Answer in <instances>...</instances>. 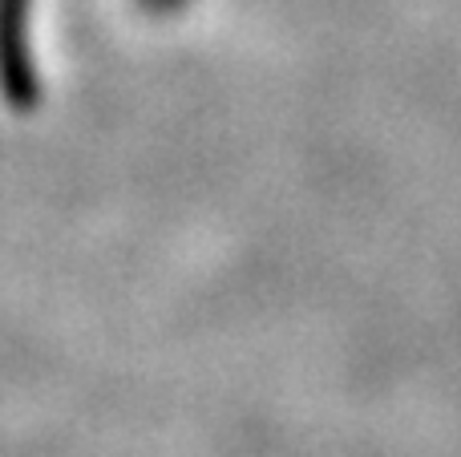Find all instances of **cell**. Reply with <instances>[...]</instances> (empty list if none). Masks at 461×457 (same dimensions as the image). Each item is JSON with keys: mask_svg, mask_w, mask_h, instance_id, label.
Instances as JSON below:
<instances>
[{"mask_svg": "<svg viewBox=\"0 0 461 457\" xmlns=\"http://www.w3.org/2000/svg\"><path fill=\"white\" fill-rule=\"evenodd\" d=\"M32 8V0H0V102L16 113H29L41 97Z\"/></svg>", "mask_w": 461, "mask_h": 457, "instance_id": "obj_1", "label": "cell"}, {"mask_svg": "<svg viewBox=\"0 0 461 457\" xmlns=\"http://www.w3.org/2000/svg\"><path fill=\"white\" fill-rule=\"evenodd\" d=\"M150 4H158V8H170V4H178V0H150Z\"/></svg>", "mask_w": 461, "mask_h": 457, "instance_id": "obj_2", "label": "cell"}]
</instances>
